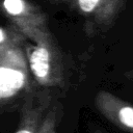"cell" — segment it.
<instances>
[{"instance_id": "3957f363", "label": "cell", "mask_w": 133, "mask_h": 133, "mask_svg": "<svg viewBox=\"0 0 133 133\" xmlns=\"http://www.w3.org/2000/svg\"><path fill=\"white\" fill-rule=\"evenodd\" d=\"M0 9L12 27L33 44L51 36L46 15L29 0H1Z\"/></svg>"}, {"instance_id": "7a4b0ae2", "label": "cell", "mask_w": 133, "mask_h": 133, "mask_svg": "<svg viewBox=\"0 0 133 133\" xmlns=\"http://www.w3.org/2000/svg\"><path fill=\"white\" fill-rule=\"evenodd\" d=\"M28 69L42 87H57L63 83L62 63L52 35L25 47Z\"/></svg>"}, {"instance_id": "277c9868", "label": "cell", "mask_w": 133, "mask_h": 133, "mask_svg": "<svg viewBox=\"0 0 133 133\" xmlns=\"http://www.w3.org/2000/svg\"><path fill=\"white\" fill-rule=\"evenodd\" d=\"M98 111L117 128L133 133V106L110 91L99 90L95 97Z\"/></svg>"}, {"instance_id": "30bf717a", "label": "cell", "mask_w": 133, "mask_h": 133, "mask_svg": "<svg viewBox=\"0 0 133 133\" xmlns=\"http://www.w3.org/2000/svg\"><path fill=\"white\" fill-rule=\"evenodd\" d=\"M94 133H104V132H102V131H100V130H96Z\"/></svg>"}, {"instance_id": "6da1fadb", "label": "cell", "mask_w": 133, "mask_h": 133, "mask_svg": "<svg viewBox=\"0 0 133 133\" xmlns=\"http://www.w3.org/2000/svg\"><path fill=\"white\" fill-rule=\"evenodd\" d=\"M29 69L23 45L0 50V106L29 92Z\"/></svg>"}, {"instance_id": "9c48e42d", "label": "cell", "mask_w": 133, "mask_h": 133, "mask_svg": "<svg viewBox=\"0 0 133 133\" xmlns=\"http://www.w3.org/2000/svg\"><path fill=\"white\" fill-rule=\"evenodd\" d=\"M54 2H64V0H52Z\"/></svg>"}, {"instance_id": "5b68a950", "label": "cell", "mask_w": 133, "mask_h": 133, "mask_svg": "<svg viewBox=\"0 0 133 133\" xmlns=\"http://www.w3.org/2000/svg\"><path fill=\"white\" fill-rule=\"evenodd\" d=\"M50 102L51 98L48 91L27 92L21 107L19 126L15 133H38L41 122Z\"/></svg>"}, {"instance_id": "ba28073f", "label": "cell", "mask_w": 133, "mask_h": 133, "mask_svg": "<svg viewBox=\"0 0 133 133\" xmlns=\"http://www.w3.org/2000/svg\"><path fill=\"white\" fill-rule=\"evenodd\" d=\"M57 106H49L38 128V133H57Z\"/></svg>"}, {"instance_id": "52a82bcc", "label": "cell", "mask_w": 133, "mask_h": 133, "mask_svg": "<svg viewBox=\"0 0 133 133\" xmlns=\"http://www.w3.org/2000/svg\"><path fill=\"white\" fill-rule=\"evenodd\" d=\"M26 37L16 28L0 27V50L7 49L14 46L23 45Z\"/></svg>"}, {"instance_id": "8992f818", "label": "cell", "mask_w": 133, "mask_h": 133, "mask_svg": "<svg viewBox=\"0 0 133 133\" xmlns=\"http://www.w3.org/2000/svg\"><path fill=\"white\" fill-rule=\"evenodd\" d=\"M126 0H64L82 15L100 25L113 22Z\"/></svg>"}]
</instances>
